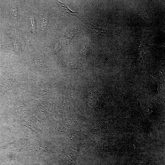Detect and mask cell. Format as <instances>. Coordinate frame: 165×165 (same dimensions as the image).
Segmentation results:
<instances>
[{"mask_svg":"<svg viewBox=\"0 0 165 165\" xmlns=\"http://www.w3.org/2000/svg\"><path fill=\"white\" fill-rule=\"evenodd\" d=\"M20 140H16L0 147V152L15 150L21 146Z\"/></svg>","mask_w":165,"mask_h":165,"instance_id":"cell-1","label":"cell"},{"mask_svg":"<svg viewBox=\"0 0 165 165\" xmlns=\"http://www.w3.org/2000/svg\"><path fill=\"white\" fill-rule=\"evenodd\" d=\"M56 1L59 6L60 10L66 14L77 16L75 13H77V12H73L64 3L57 1Z\"/></svg>","mask_w":165,"mask_h":165,"instance_id":"cell-2","label":"cell"},{"mask_svg":"<svg viewBox=\"0 0 165 165\" xmlns=\"http://www.w3.org/2000/svg\"><path fill=\"white\" fill-rule=\"evenodd\" d=\"M77 157L72 153H68L65 156V163L68 165H74L75 163Z\"/></svg>","mask_w":165,"mask_h":165,"instance_id":"cell-3","label":"cell"},{"mask_svg":"<svg viewBox=\"0 0 165 165\" xmlns=\"http://www.w3.org/2000/svg\"><path fill=\"white\" fill-rule=\"evenodd\" d=\"M90 53V50L89 46L87 44H84L81 49L80 53L82 56L85 58H87Z\"/></svg>","mask_w":165,"mask_h":165,"instance_id":"cell-4","label":"cell"},{"mask_svg":"<svg viewBox=\"0 0 165 165\" xmlns=\"http://www.w3.org/2000/svg\"><path fill=\"white\" fill-rule=\"evenodd\" d=\"M75 30H69L66 32L64 34V36L67 39H70L73 37L75 32Z\"/></svg>","mask_w":165,"mask_h":165,"instance_id":"cell-5","label":"cell"},{"mask_svg":"<svg viewBox=\"0 0 165 165\" xmlns=\"http://www.w3.org/2000/svg\"><path fill=\"white\" fill-rule=\"evenodd\" d=\"M64 67L68 69H75L77 68V66L75 64L68 62H65L63 63Z\"/></svg>","mask_w":165,"mask_h":165,"instance_id":"cell-6","label":"cell"},{"mask_svg":"<svg viewBox=\"0 0 165 165\" xmlns=\"http://www.w3.org/2000/svg\"><path fill=\"white\" fill-rule=\"evenodd\" d=\"M48 16L47 14H45L43 17L42 22V28H45L48 24Z\"/></svg>","mask_w":165,"mask_h":165,"instance_id":"cell-7","label":"cell"},{"mask_svg":"<svg viewBox=\"0 0 165 165\" xmlns=\"http://www.w3.org/2000/svg\"><path fill=\"white\" fill-rule=\"evenodd\" d=\"M30 20H31V24L32 26L33 30V32H34L35 31V20L33 18H31L30 19Z\"/></svg>","mask_w":165,"mask_h":165,"instance_id":"cell-8","label":"cell"},{"mask_svg":"<svg viewBox=\"0 0 165 165\" xmlns=\"http://www.w3.org/2000/svg\"><path fill=\"white\" fill-rule=\"evenodd\" d=\"M61 48V46L58 44H57L55 46L54 48V51L55 52H57Z\"/></svg>","mask_w":165,"mask_h":165,"instance_id":"cell-9","label":"cell"},{"mask_svg":"<svg viewBox=\"0 0 165 165\" xmlns=\"http://www.w3.org/2000/svg\"><path fill=\"white\" fill-rule=\"evenodd\" d=\"M3 42L2 41H0V46H3Z\"/></svg>","mask_w":165,"mask_h":165,"instance_id":"cell-10","label":"cell"},{"mask_svg":"<svg viewBox=\"0 0 165 165\" xmlns=\"http://www.w3.org/2000/svg\"><path fill=\"white\" fill-rule=\"evenodd\" d=\"M7 160V161H8L10 163V164L11 165H16L15 164H13V163H12V162H9V161L8 160Z\"/></svg>","mask_w":165,"mask_h":165,"instance_id":"cell-11","label":"cell"}]
</instances>
